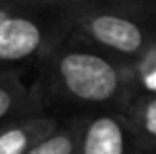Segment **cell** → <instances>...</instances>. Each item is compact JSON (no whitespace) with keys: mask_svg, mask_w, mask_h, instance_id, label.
<instances>
[{"mask_svg":"<svg viewBox=\"0 0 156 154\" xmlns=\"http://www.w3.org/2000/svg\"><path fill=\"white\" fill-rule=\"evenodd\" d=\"M75 154H80V151H76V152H75Z\"/></svg>","mask_w":156,"mask_h":154,"instance_id":"8fae6325","label":"cell"},{"mask_svg":"<svg viewBox=\"0 0 156 154\" xmlns=\"http://www.w3.org/2000/svg\"><path fill=\"white\" fill-rule=\"evenodd\" d=\"M62 35L51 0H42L37 9L0 22V64L42 58Z\"/></svg>","mask_w":156,"mask_h":154,"instance_id":"3957f363","label":"cell"},{"mask_svg":"<svg viewBox=\"0 0 156 154\" xmlns=\"http://www.w3.org/2000/svg\"><path fill=\"white\" fill-rule=\"evenodd\" d=\"M40 64L44 87L51 96L93 113H122L136 93L129 64L66 31L40 58Z\"/></svg>","mask_w":156,"mask_h":154,"instance_id":"6da1fadb","label":"cell"},{"mask_svg":"<svg viewBox=\"0 0 156 154\" xmlns=\"http://www.w3.org/2000/svg\"><path fill=\"white\" fill-rule=\"evenodd\" d=\"M122 114L144 154H156V93L136 91Z\"/></svg>","mask_w":156,"mask_h":154,"instance_id":"8992f818","label":"cell"},{"mask_svg":"<svg viewBox=\"0 0 156 154\" xmlns=\"http://www.w3.org/2000/svg\"><path fill=\"white\" fill-rule=\"evenodd\" d=\"M40 2L42 0H0V22L15 15H22V13L37 9Z\"/></svg>","mask_w":156,"mask_h":154,"instance_id":"30bf717a","label":"cell"},{"mask_svg":"<svg viewBox=\"0 0 156 154\" xmlns=\"http://www.w3.org/2000/svg\"><path fill=\"white\" fill-rule=\"evenodd\" d=\"M83 118H75L67 123H60V127L35 145L27 154H75L80 147Z\"/></svg>","mask_w":156,"mask_h":154,"instance_id":"ba28073f","label":"cell"},{"mask_svg":"<svg viewBox=\"0 0 156 154\" xmlns=\"http://www.w3.org/2000/svg\"><path fill=\"white\" fill-rule=\"evenodd\" d=\"M80 154H144L120 111H98L83 118Z\"/></svg>","mask_w":156,"mask_h":154,"instance_id":"277c9868","label":"cell"},{"mask_svg":"<svg viewBox=\"0 0 156 154\" xmlns=\"http://www.w3.org/2000/svg\"><path fill=\"white\" fill-rule=\"evenodd\" d=\"M60 127L56 118L33 113L0 127V154H27Z\"/></svg>","mask_w":156,"mask_h":154,"instance_id":"5b68a950","label":"cell"},{"mask_svg":"<svg viewBox=\"0 0 156 154\" xmlns=\"http://www.w3.org/2000/svg\"><path fill=\"white\" fill-rule=\"evenodd\" d=\"M35 98L18 71L0 69V127L37 111Z\"/></svg>","mask_w":156,"mask_h":154,"instance_id":"52a82bcc","label":"cell"},{"mask_svg":"<svg viewBox=\"0 0 156 154\" xmlns=\"http://www.w3.org/2000/svg\"><path fill=\"white\" fill-rule=\"evenodd\" d=\"M136 91L156 93V44H153L134 64H131Z\"/></svg>","mask_w":156,"mask_h":154,"instance_id":"9c48e42d","label":"cell"},{"mask_svg":"<svg viewBox=\"0 0 156 154\" xmlns=\"http://www.w3.org/2000/svg\"><path fill=\"white\" fill-rule=\"evenodd\" d=\"M62 29L123 64L156 44V0H51Z\"/></svg>","mask_w":156,"mask_h":154,"instance_id":"7a4b0ae2","label":"cell"}]
</instances>
